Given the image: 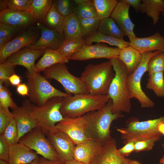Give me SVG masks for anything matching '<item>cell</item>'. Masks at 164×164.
Returning a JSON list of instances; mask_svg holds the SVG:
<instances>
[{
	"label": "cell",
	"mask_w": 164,
	"mask_h": 164,
	"mask_svg": "<svg viewBox=\"0 0 164 164\" xmlns=\"http://www.w3.org/2000/svg\"><path fill=\"white\" fill-rule=\"evenodd\" d=\"M113 103L109 99L100 109L89 112L83 116L85 121V134L91 139L104 143L109 139L112 122L124 115L122 113L112 112Z\"/></svg>",
	"instance_id": "6da1fadb"
},
{
	"label": "cell",
	"mask_w": 164,
	"mask_h": 164,
	"mask_svg": "<svg viewBox=\"0 0 164 164\" xmlns=\"http://www.w3.org/2000/svg\"><path fill=\"white\" fill-rule=\"evenodd\" d=\"M109 60L115 73L108 94L112 102V112L128 113L132 108V98L127 82L128 74L127 67L118 57Z\"/></svg>",
	"instance_id": "7a4b0ae2"
},
{
	"label": "cell",
	"mask_w": 164,
	"mask_h": 164,
	"mask_svg": "<svg viewBox=\"0 0 164 164\" xmlns=\"http://www.w3.org/2000/svg\"><path fill=\"white\" fill-rule=\"evenodd\" d=\"M110 60L99 64H90L85 67L80 78L89 94L93 95L108 94L110 84L114 77Z\"/></svg>",
	"instance_id": "3957f363"
},
{
	"label": "cell",
	"mask_w": 164,
	"mask_h": 164,
	"mask_svg": "<svg viewBox=\"0 0 164 164\" xmlns=\"http://www.w3.org/2000/svg\"><path fill=\"white\" fill-rule=\"evenodd\" d=\"M109 99L108 94L95 95L81 94L72 95L63 98L60 111L64 117H81L89 112L101 109Z\"/></svg>",
	"instance_id": "277c9868"
},
{
	"label": "cell",
	"mask_w": 164,
	"mask_h": 164,
	"mask_svg": "<svg viewBox=\"0 0 164 164\" xmlns=\"http://www.w3.org/2000/svg\"><path fill=\"white\" fill-rule=\"evenodd\" d=\"M130 121L125 127L116 128L125 144L131 141L135 142L149 139L159 140L163 136L158 131V128L161 123H164V116L143 121L135 119Z\"/></svg>",
	"instance_id": "5b68a950"
},
{
	"label": "cell",
	"mask_w": 164,
	"mask_h": 164,
	"mask_svg": "<svg viewBox=\"0 0 164 164\" xmlns=\"http://www.w3.org/2000/svg\"><path fill=\"white\" fill-rule=\"evenodd\" d=\"M63 99L60 97H52L40 107L31 104L30 114L37 121L38 127L45 135L55 130L56 124L63 119L60 111Z\"/></svg>",
	"instance_id": "8992f818"
},
{
	"label": "cell",
	"mask_w": 164,
	"mask_h": 164,
	"mask_svg": "<svg viewBox=\"0 0 164 164\" xmlns=\"http://www.w3.org/2000/svg\"><path fill=\"white\" fill-rule=\"evenodd\" d=\"M29 89V100L38 106H43L49 99L54 97L62 98L72 95L56 89L39 73L26 74Z\"/></svg>",
	"instance_id": "52a82bcc"
},
{
	"label": "cell",
	"mask_w": 164,
	"mask_h": 164,
	"mask_svg": "<svg viewBox=\"0 0 164 164\" xmlns=\"http://www.w3.org/2000/svg\"><path fill=\"white\" fill-rule=\"evenodd\" d=\"M160 52L157 51L142 53V59L139 66L134 72L128 76L127 82L131 98L137 99L142 108H152L155 105L142 90L141 80L144 74L148 71V63L150 59Z\"/></svg>",
	"instance_id": "ba28073f"
},
{
	"label": "cell",
	"mask_w": 164,
	"mask_h": 164,
	"mask_svg": "<svg viewBox=\"0 0 164 164\" xmlns=\"http://www.w3.org/2000/svg\"><path fill=\"white\" fill-rule=\"evenodd\" d=\"M43 72L46 78L53 79L59 82L68 94L75 95L89 94L80 77H77L71 74L65 63L56 64Z\"/></svg>",
	"instance_id": "9c48e42d"
},
{
	"label": "cell",
	"mask_w": 164,
	"mask_h": 164,
	"mask_svg": "<svg viewBox=\"0 0 164 164\" xmlns=\"http://www.w3.org/2000/svg\"><path fill=\"white\" fill-rule=\"evenodd\" d=\"M19 142L24 144L43 157L49 160H61L52 145L39 127L34 128L22 136Z\"/></svg>",
	"instance_id": "30bf717a"
},
{
	"label": "cell",
	"mask_w": 164,
	"mask_h": 164,
	"mask_svg": "<svg viewBox=\"0 0 164 164\" xmlns=\"http://www.w3.org/2000/svg\"><path fill=\"white\" fill-rule=\"evenodd\" d=\"M120 50L119 48L109 47L100 43L85 44L70 57V60L82 61L104 58L109 60L118 57Z\"/></svg>",
	"instance_id": "8fae6325"
},
{
	"label": "cell",
	"mask_w": 164,
	"mask_h": 164,
	"mask_svg": "<svg viewBox=\"0 0 164 164\" xmlns=\"http://www.w3.org/2000/svg\"><path fill=\"white\" fill-rule=\"evenodd\" d=\"M55 129L66 134L75 145L91 139L85 134V121L83 116L64 117L63 120L56 124Z\"/></svg>",
	"instance_id": "7c38bea8"
},
{
	"label": "cell",
	"mask_w": 164,
	"mask_h": 164,
	"mask_svg": "<svg viewBox=\"0 0 164 164\" xmlns=\"http://www.w3.org/2000/svg\"><path fill=\"white\" fill-rule=\"evenodd\" d=\"M38 35L35 31L29 29L19 34L12 40L4 43L0 47V62H4L14 53L24 47H28L35 43Z\"/></svg>",
	"instance_id": "4fadbf2b"
},
{
	"label": "cell",
	"mask_w": 164,
	"mask_h": 164,
	"mask_svg": "<svg viewBox=\"0 0 164 164\" xmlns=\"http://www.w3.org/2000/svg\"><path fill=\"white\" fill-rule=\"evenodd\" d=\"M30 102L29 100H25L22 101L21 106H17L12 109V114L18 130V142L25 135L39 127L37 121L30 114Z\"/></svg>",
	"instance_id": "5bb4252c"
},
{
	"label": "cell",
	"mask_w": 164,
	"mask_h": 164,
	"mask_svg": "<svg viewBox=\"0 0 164 164\" xmlns=\"http://www.w3.org/2000/svg\"><path fill=\"white\" fill-rule=\"evenodd\" d=\"M46 136L61 160L64 162L74 159L76 145L66 134L55 129L48 132Z\"/></svg>",
	"instance_id": "9a60e30c"
},
{
	"label": "cell",
	"mask_w": 164,
	"mask_h": 164,
	"mask_svg": "<svg viewBox=\"0 0 164 164\" xmlns=\"http://www.w3.org/2000/svg\"><path fill=\"white\" fill-rule=\"evenodd\" d=\"M130 160L119 153L116 140L111 137L104 143L101 150L90 164H128Z\"/></svg>",
	"instance_id": "2e32d148"
},
{
	"label": "cell",
	"mask_w": 164,
	"mask_h": 164,
	"mask_svg": "<svg viewBox=\"0 0 164 164\" xmlns=\"http://www.w3.org/2000/svg\"><path fill=\"white\" fill-rule=\"evenodd\" d=\"M45 50L26 48L12 54L4 62L9 63L15 66H22L27 70L26 74H33L36 72L35 70V61L43 54Z\"/></svg>",
	"instance_id": "e0dca14e"
},
{
	"label": "cell",
	"mask_w": 164,
	"mask_h": 164,
	"mask_svg": "<svg viewBox=\"0 0 164 164\" xmlns=\"http://www.w3.org/2000/svg\"><path fill=\"white\" fill-rule=\"evenodd\" d=\"M130 6L127 3L118 0L110 16L130 41L136 37L134 32L135 25L129 17Z\"/></svg>",
	"instance_id": "ac0fdd59"
},
{
	"label": "cell",
	"mask_w": 164,
	"mask_h": 164,
	"mask_svg": "<svg viewBox=\"0 0 164 164\" xmlns=\"http://www.w3.org/2000/svg\"><path fill=\"white\" fill-rule=\"evenodd\" d=\"M37 26L41 32L40 37L35 44L28 47L36 50L58 49L65 39L64 34L46 27L40 23Z\"/></svg>",
	"instance_id": "d6986e66"
},
{
	"label": "cell",
	"mask_w": 164,
	"mask_h": 164,
	"mask_svg": "<svg viewBox=\"0 0 164 164\" xmlns=\"http://www.w3.org/2000/svg\"><path fill=\"white\" fill-rule=\"evenodd\" d=\"M104 143L91 138L76 145L73 152L74 159L90 164L101 150Z\"/></svg>",
	"instance_id": "ffe728a7"
},
{
	"label": "cell",
	"mask_w": 164,
	"mask_h": 164,
	"mask_svg": "<svg viewBox=\"0 0 164 164\" xmlns=\"http://www.w3.org/2000/svg\"><path fill=\"white\" fill-rule=\"evenodd\" d=\"M129 45L142 54L157 51L164 52V36L156 32L146 37H136L130 41Z\"/></svg>",
	"instance_id": "44dd1931"
},
{
	"label": "cell",
	"mask_w": 164,
	"mask_h": 164,
	"mask_svg": "<svg viewBox=\"0 0 164 164\" xmlns=\"http://www.w3.org/2000/svg\"><path fill=\"white\" fill-rule=\"evenodd\" d=\"M36 20L31 13L7 9L0 11V22L19 28L28 26Z\"/></svg>",
	"instance_id": "7402d4cb"
},
{
	"label": "cell",
	"mask_w": 164,
	"mask_h": 164,
	"mask_svg": "<svg viewBox=\"0 0 164 164\" xmlns=\"http://www.w3.org/2000/svg\"><path fill=\"white\" fill-rule=\"evenodd\" d=\"M38 158L35 151L23 144L9 145V164H29Z\"/></svg>",
	"instance_id": "603a6c76"
},
{
	"label": "cell",
	"mask_w": 164,
	"mask_h": 164,
	"mask_svg": "<svg viewBox=\"0 0 164 164\" xmlns=\"http://www.w3.org/2000/svg\"><path fill=\"white\" fill-rule=\"evenodd\" d=\"M69 60L56 50L50 48L45 50L43 56L35 65L36 72L39 73L45 69L56 64L65 63Z\"/></svg>",
	"instance_id": "cb8c5ba5"
},
{
	"label": "cell",
	"mask_w": 164,
	"mask_h": 164,
	"mask_svg": "<svg viewBox=\"0 0 164 164\" xmlns=\"http://www.w3.org/2000/svg\"><path fill=\"white\" fill-rule=\"evenodd\" d=\"M118 58L125 64L128 75L137 68L142 59V55L134 48L129 46L121 49Z\"/></svg>",
	"instance_id": "d4e9b609"
},
{
	"label": "cell",
	"mask_w": 164,
	"mask_h": 164,
	"mask_svg": "<svg viewBox=\"0 0 164 164\" xmlns=\"http://www.w3.org/2000/svg\"><path fill=\"white\" fill-rule=\"evenodd\" d=\"M164 9V0H141L140 12L151 18L154 25L158 22L160 13Z\"/></svg>",
	"instance_id": "484cf974"
},
{
	"label": "cell",
	"mask_w": 164,
	"mask_h": 164,
	"mask_svg": "<svg viewBox=\"0 0 164 164\" xmlns=\"http://www.w3.org/2000/svg\"><path fill=\"white\" fill-rule=\"evenodd\" d=\"M85 44H92L93 43H106L121 49L129 46V42L120 39L103 34L98 31L84 38Z\"/></svg>",
	"instance_id": "4316f807"
},
{
	"label": "cell",
	"mask_w": 164,
	"mask_h": 164,
	"mask_svg": "<svg viewBox=\"0 0 164 164\" xmlns=\"http://www.w3.org/2000/svg\"><path fill=\"white\" fill-rule=\"evenodd\" d=\"M63 28L65 39L84 38L79 20L74 13L64 18Z\"/></svg>",
	"instance_id": "83f0119b"
},
{
	"label": "cell",
	"mask_w": 164,
	"mask_h": 164,
	"mask_svg": "<svg viewBox=\"0 0 164 164\" xmlns=\"http://www.w3.org/2000/svg\"><path fill=\"white\" fill-rule=\"evenodd\" d=\"M88 2L100 20L110 17L118 2L116 0H88Z\"/></svg>",
	"instance_id": "f1b7e54d"
},
{
	"label": "cell",
	"mask_w": 164,
	"mask_h": 164,
	"mask_svg": "<svg viewBox=\"0 0 164 164\" xmlns=\"http://www.w3.org/2000/svg\"><path fill=\"white\" fill-rule=\"evenodd\" d=\"M85 44V41L83 38L74 37L64 39L56 50L69 60L70 57Z\"/></svg>",
	"instance_id": "f546056e"
},
{
	"label": "cell",
	"mask_w": 164,
	"mask_h": 164,
	"mask_svg": "<svg viewBox=\"0 0 164 164\" xmlns=\"http://www.w3.org/2000/svg\"><path fill=\"white\" fill-rule=\"evenodd\" d=\"M97 31L105 35L120 39H124L125 36L111 17L100 20Z\"/></svg>",
	"instance_id": "4dcf8cb0"
},
{
	"label": "cell",
	"mask_w": 164,
	"mask_h": 164,
	"mask_svg": "<svg viewBox=\"0 0 164 164\" xmlns=\"http://www.w3.org/2000/svg\"><path fill=\"white\" fill-rule=\"evenodd\" d=\"M53 3L52 0H31L32 14L36 21L43 22Z\"/></svg>",
	"instance_id": "1f68e13d"
},
{
	"label": "cell",
	"mask_w": 164,
	"mask_h": 164,
	"mask_svg": "<svg viewBox=\"0 0 164 164\" xmlns=\"http://www.w3.org/2000/svg\"><path fill=\"white\" fill-rule=\"evenodd\" d=\"M64 19V17L53 4L43 23H45L48 28L63 33V25Z\"/></svg>",
	"instance_id": "d6a6232c"
},
{
	"label": "cell",
	"mask_w": 164,
	"mask_h": 164,
	"mask_svg": "<svg viewBox=\"0 0 164 164\" xmlns=\"http://www.w3.org/2000/svg\"><path fill=\"white\" fill-rule=\"evenodd\" d=\"M163 72L148 76L146 85L147 89L152 90L159 97H164V79Z\"/></svg>",
	"instance_id": "836d02e7"
},
{
	"label": "cell",
	"mask_w": 164,
	"mask_h": 164,
	"mask_svg": "<svg viewBox=\"0 0 164 164\" xmlns=\"http://www.w3.org/2000/svg\"><path fill=\"white\" fill-rule=\"evenodd\" d=\"M74 13L79 19L97 17L96 12L88 0H75Z\"/></svg>",
	"instance_id": "e575fe53"
},
{
	"label": "cell",
	"mask_w": 164,
	"mask_h": 164,
	"mask_svg": "<svg viewBox=\"0 0 164 164\" xmlns=\"http://www.w3.org/2000/svg\"><path fill=\"white\" fill-rule=\"evenodd\" d=\"M79 20L84 38L97 31L100 21L98 17Z\"/></svg>",
	"instance_id": "d590c367"
},
{
	"label": "cell",
	"mask_w": 164,
	"mask_h": 164,
	"mask_svg": "<svg viewBox=\"0 0 164 164\" xmlns=\"http://www.w3.org/2000/svg\"><path fill=\"white\" fill-rule=\"evenodd\" d=\"M148 76L164 72V52H160L152 57L148 63Z\"/></svg>",
	"instance_id": "8d00e7d4"
},
{
	"label": "cell",
	"mask_w": 164,
	"mask_h": 164,
	"mask_svg": "<svg viewBox=\"0 0 164 164\" xmlns=\"http://www.w3.org/2000/svg\"><path fill=\"white\" fill-rule=\"evenodd\" d=\"M2 135L9 145L18 142V130L13 118L11 121Z\"/></svg>",
	"instance_id": "74e56055"
},
{
	"label": "cell",
	"mask_w": 164,
	"mask_h": 164,
	"mask_svg": "<svg viewBox=\"0 0 164 164\" xmlns=\"http://www.w3.org/2000/svg\"><path fill=\"white\" fill-rule=\"evenodd\" d=\"M53 5L57 11L64 17L74 13L76 5L74 0H53Z\"/></svg>",
	"instance_id": "f35d334b"
},
{
	"label": "cell",
	"mask_w": 164,
	"mask_h": 164,
	"mask_svg": "<svg viewBox=\"0 0 164 164\" xmlns=\"http://www.w3.org/2000/svg\"><path fill=\"white\" fill-rule=\"evenodd\" d=\"M19 29L0 22V47L9 40L18 32Z\"/></svg>",
	"instance_id": "ab89813d"
},
{
	"label": "cell",
	"mask_w": 164,
	"mask_h": 164,
	"mask_svg": "<svg viewBox=\"0 0 164 164\" xmlns=\"http://www.w3.org/2000/svg\"><path fill=\"white\" fill-rule=\"evenodd\" d=\"M8 9L26 12L32 14L31 0H9L7 2Z\"/></svg>",
	"instance_id": "60d3db41"
},
{
	"label": "cell",
	"mask_w": 164,
	"mask_h": 164,
	"mask_svg": "<svg viewBox=\"0 0 164 164\" xmlns=\"http://www.w3.org/2000/svg\"><path fill=\"white\" fill-rule=\"evenodd\" d=\"M0 106L3 108L13 109L17 105L12 97L11 93L6 86L0 89Z\"/></svg>",
	"instance_id": "b9f144b4"
},
{
	"label": "cell",
	"mask_w": 164,
	"mask_h": 164,
	"mask_svg": "<svg viewBox=\"0 0 164 164\" xmlns=\"http://www.w3.org/2000/svg\"><path fill=\"white\" fill-rule=\"evenodd\" d=\"M15 66L7 62H3L0 64V80L3 81L7 86L10 83L9 78L15 73Z\"/></svg>",
	"instance_id": "7bdbcfd3"
},
{
	"label": "cell",
	"mask_w": 164,
	"mask_h": 164,
	"mask_svg": "<svg viewBox=\"0 0 164 164\" xmlns=\"http://www.w3.org/2000/svg\"><path fill=\"white\" fill-rule=\"evenodd\" d=\"M158 141L156 139H149L134 142V152H138L151 150L154 146L155 142Z\"/></svg>",
	"instance_id": "ee69618b"
},
{
	"label": "cell",
	"mask_w": 164,
	"mask_h": 164,
	"mask_svg": "<svg viewBox=\"0 0 164 164\" xmlns=\"http://www.w3.org/2000/svg\"><path fill=\"white\" fill-rule=\"evenodd\" d=\"M13 118L9 109L0 106V135L3 134L6 127Z\"/></svg>",
	"instance_id": "f6af8a7d"
},
{
	"label": "cell",
	"mask_w": 164,
	"mask_h": 164,
	"mask_svg": "<svg viewBox=\"0 0 164 164\" xmlns=\"http://www.w3.org/2000/svg\"><path fill=\"white\" fill-rule=\"evenodd\" d=\"M9 145L2 135H0V159L8 162Z\"/></svg>",
	"instance_id": "bcb514c9"
},
{
	"label": "cell",
	"mask_w": 164,
	"mask_h": 164,
	"mask_svg": "<svg viewBox=\"0 0 164 164\" xmlns=\"http://www.w3.org/2000/svg\"><path fill=\"white\" fill-rule=\"evenodd\" d=\"M119 153L123 156H128L134 151V142L129 141L122 147L118 149Z\"/></svg>",
	"instance_id": "7dc6e473"
},
{
	"label": "cell",
	"mask_w": 164,
	"mask_h": 164,
	"mask_svg": "<svg viewBox=\"0 0 164 164\" xmlns=\"http://www.w3.org/2000/svg\"><path fill=\"white\" fill-rule=\"evenodd\" d=\"M16 91L21 96H28L29 89L27 84L24 83L20 84L17 86Z\"/></svg>",
	"instance_id": "c3c4849f"
},
{
	"label": "cell",
	"mask_w": 164,
	"mask_h": 164,
	"mask_svg": "<svg viewBox=\"0 0 164 164\" xmlns=\"http://www.w3.org/2000/svg\"><path fill=\"white\" fill-rule=\"evenodd\" d=\"M132 6L135 12L138 13L140 12L141 4V0H121Z\"/></svg>",
	"instance_id": "681fc988"
},
{
	"label": "cell",
	"mask_w": 164,
	"mask_h": 164,
	"mask_svg": "<svg viewBox=\"0 0 164 164\" xmlns=\"http://www.w3.org/2000/svg\"><path fill=\"white\" fill-rule=\"evenodd\" d=\"M10 84L14 86H17L21 82V77L15 73L11 76L8 79Z\"/></svg>",
	"instance_id": "f907efd6"
},
{
	"label": "cell",
	"mask_w": 164,
	"mask_h": 164,
	"mask_svg": "<svg viewBox=\"0 0 164 164\" xmlns=\"http://www.w3.org/2000/svg\"><path fill=\"white\" fill-rule=\"evenodd\" d=\"M39 164H66L61 160L53 161L46 159L43 157L39 158Z\"/></svg>",
	"instance_id": "816d5d0a"
},
{
	"label": "cell",
	"mask_w": 164,
	"mask_h": 164,
	"mask_svg": "<svg viewBox=\"0 0 164 164\" xmlns=\"http://www.w3.org/2000/svg\"><path fill=\"white\" fill-rule=\"evenodd\" d=\"M7 0L0 1V11H2L5 9H8L7 6Z\"/></svg>",
	"instance_id": "f5cc1de1"
},
{
	"label": "cell",
	"mask_w": 164,
	"mask_h": 164,
	"mask_svg": "<svg viewBox=\"0 0 164 164\" xmlns=\"http://www.w3.org/2000/svg\"><path fill=\"white\" fill-rule=\"evenodd\" d=\"M158 130L163 135H164V123H162L159 125ZM162 145L164 149V143L162 144Z\"/></svg>",
	"instance_id": "db71d44e"
},
{
	"label": "cell",
	"mask_w": 164,
	"mask_h": 164,
	"mask_svg": "<svg viewBox=\"0 0 164 164\" xmlns=\"http://www.w3.org/2000/svg\"><path fill=\"white\" fill-rule=\"evenodd\" d=\"M64 162L66 164H86L77 161L74 159L65 161Z\"/></svg>",
	"instance_id": "11a10c76"
},
{
	"label": "cell",
	"mask_w": 164,
	"mask_h": 164,
	"mask_svg": "<svg viewBox=\"0 0 164 164\" xmlns=\"http://www.w3.org/2000/svg\"><path fill=\"white\" fill-rule=\"evenodd\" d=\"M128 164H142L141 163L138 161L136 160H131Z\"/></svg>",
	"instance_id": "9f6ffc18"
},
{
	"label": "cell",
	"mask_w": 164,
	"mask_h": 164,
	"mask_svg": "<svg viewBox=\"0 0 164 164\" xmlns=\"http://www.w3.org/2000/svg\"><path fill=\"white\" fill-rule=\"evenodd\" d=\"M39 158H38L33 161L29 164H39Z\"/></svg>",
	"instance_id": "6f0895ef"
},
{
	"label": "cell",
	"mask_w": 164,
	"mask_h": 164,
	"mask_svg": "<svg viewBox=\"0 0 164 164\" xmlns=\"http://www.w3.org/2000/svg\"><path fill=\"white\" fill-rule=\"evenodd\" d=\"M0 164H9L8 162L0 159Z\"/></svg>",
	"instance_id": "680465c9"
},
{
	"label": "cell",
	"mask_w": 164,
	"mask_h": 164,
	"mask_svg": "<svg viewBox=\"0 0 164 164\" xmlns=\"http://www.w3.org/2000/svg\"><path fill=\"white\" fill-rule=\"evenodd\" d=\"M160 162L164 163V155L160 160Z\"/></svg>",
	"instance_id": "91938a15"
},
{
	"label": "cell",
	"mask_w": 164,
	"mask_h": 164,
	"mask_svg": "<svg viewBox=\"0 0 164 164\" xmlns=\"http://www.w3.org/2000/svg\"><path fill=\"white\" fill-rule=\"evenodd\" d=\"M162 16H163V19H164V9L163 11L161 13Z\"/></svg>",
	"instance_id": "94428289"
},
{
	"label": "cell",
	"mask_w": 164,
	"mask_h": 164,
	"mask_svg": "<svg viewBox=\"0 0 164 164\" xmlns=\"http://www.w3.org/2000/svg\"><path fill=\"white\" fill-rule=\"evenodd\" d=\"M156 164H164V163H161L160 162V163H159Z\"/></svg>",
	"instance_id": "6125c7cd"
},
{
	"label": "cell",
	"mask_w": 164,
	"mask_h": 164,
	"mask_svg": "<svg viewBox=\"0 0 164 164\" xmlns=\"http://www.w3.org/2000/svg\"></svg>",
	"instance_id": "be15d7a7"
}]
</instances>
